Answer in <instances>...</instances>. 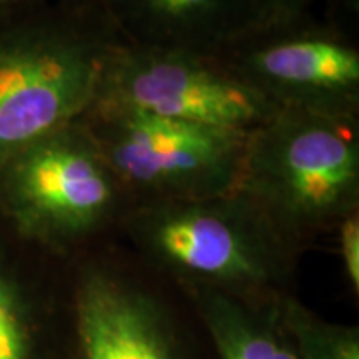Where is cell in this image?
I'll list each match as a JSON object with an SVG mask.
<instances>
[{
	"instance_id": "277c9868",
	"label": "cell",
	"mask_w": 359,
	"mask_h": 359,
	"mask_svg": "<svg viewBox=\"0 0 359 359\" xmlns=\"http://www.w3.org/2000/svg\"><path fill=\"white\" fill-rule=\"evenodd\" d=\"M69 263L64 359H215L187 299L107 255L83 251Z\"/></svg>"
},
{
	"instance_id": "3957f363",
	"label": "cell",
	"mask_w": 359,
	"mask_h": 359,
	"mask_svg": "<svg viewBox=\"0 0 359 359\" xmlns=\"http://www.w3.org/2000/svg\"><path fill=\"white\" fill-rule=\"evenodd\" d=\"M125 196L80 120L0 168V218L22 241L60 262L79 257L120 223Z\"/></svg>"
},
{
	"instance_id": "2e32d148",
	"label": "cell",
	"mask_w": 359,
	"mask_h": 359,
	"mask_svg": "<svg viewBox=\"0 0 359 359\" xmlns=\"http://www.w3.org/2000/svg\"><path fill=\"white\" fill-rule=\"evenodd\" d=\"M87 2H93L95 6H98V2H100V0H87ZM98 7H100V6H98Z\"/></svg>"
},
{
	"instance_id": "7a4b0ae2",
	"label": "cell",
	"mask_w": 359,
	"mask_h": 359,
	"mask_svg": "<svg viewBox=\"0 0 359 359\" xmlns=\"http://www.w3.org/2000/svg\"><path fill=\"white\" fill-rule=\"evenodd\" d=\"M236 191L304 248L359 212L358 118L278 110L250 133Z\"/></svg>"
},
{
	"instance_id": "8992f818",
	"label": "cell",
	"mask_w": 359,
	"mask_h": 359,
	"mask_svg": "<svg viewBox=\"0 0 359 359\" xmlns=\"http://www.w3.org/2000/svg\"><path fill=\"white\" fill-rule=\"evenodd\" d=\"M80 122L135 201L201 200L236 191L250 133L98 105Z\"/></svg>"
},
{
	"instance_id": "5b68a950",
	"label": "cell",
	"mask_w": 359,
	"mask_h": 359,
	"mask_svg": "<svg viewBox=\"0 0 359 359\" xmlns=\"http://www.w3.org/2000/svg\"><path fill=\"white\" fill-rule=\"evenodd\" d=\"M109 20L88 29L35 24L0 34V168L19 151L93 105L107 53Z\"/></svg>"
},
{
	"instance_id": "5bb4252c",
	"label": "cell",
	"mask_w": 359,
	"mask_h": 359,
	"mask_svg": "<svg viewBox=\"0 0 359 359\" xmlns=\"http://www.w3.org/2000/svg\"><path fill=\"white\" fill-rule=\"evenodd\" d=\"M338 231V246L343 271L349 290L359 294V212L348 215L334 228Z\"/></svg>"
},
{
	"instance_id": "52a82bcc",
	"label": "cell",
	"mask_w": 359,
	"mask_h": 359,
	"mask_svg": "<svg viewBox=\"0 0 359 359\" xmlns=\"http://www.w3.org/2000/svg\"><path fill=\"white\" fill-rule=\"evenodd\" d=\"M95 105L243 133L280 110L219 55L118 40L103 62Z\"/></svg>"
},
{
	"instance_id": "30bf717a",
	"label": "cell",
	"mask_w": 359,
	"mask_h": 359,
	"mask_svg": "<svg viewBox=\"0 0 359 359\" xmlns=\"http://www.w3.org/2000/svg\"><path fill=\"white\" fill-rule=\"evenodd\" d=\"M8 233V226H7ZM0 236V359H64V285L27 266L29 243Z\"/></svg>"
},
{
	"instance_id": "6da1fadb",
	"label": "cell",
	"mask_w": 359,
	"mask_h": 359,
	"mask_svg": "<svg viewBox=\"0 0 359 359\" xmlns=\"http://www.w3.org/2000/svg\"><path fill=\"white\" fill-rule=\"evenodd\" d=\"M118 224L142 262L177 290L203 288L259 303L293 293L303 248L238 191L133 201Z\"/></svg>"
},
{
	"instance_id": "8fae6325",
	"label": "cell",
	"mask_w": 359,
	"mask_h": 359,
	"mask_svg": "<svg viewBox=\"0 0 359 359\" xmlns=\"http://www.w3.org/2000/svg\"><path fill=\"white\" fill-rule=\"evenodd\" d=\"M203 327L215 359H299L278 302H246L203 288L178 290Z\"/></svg>"
},
{
	"instance_id": "7c38bea8",
	"label": "cell",
	"mask_w": 359,
	"mask_h": 359,
	"mask_svg": "<svg viewBox=\"0 0 359 359\" xmlns=\"http://www.w3.org/2000/svg\"><path fill=\"white\" fill-rule=\"evenodd\" d=\"M278 309L299 359H359V327L327 321L293 293L281 296Z\"/></svg>"
},
{
	"instance_id": "ba28073f",
	"label": "cell",
	"mask_w": 359,
	"mask_h": 359,
	"mask_svg": "<svg viewBox=\"0 0 359 359\" xmlns=\"http://www.w3.org/2000/svg\"><path fill=\"white\" fill-rule=\"evenodd\" d=\"M219 57L276 109L358 118V48L311 17L246 34Z\"/></svg>"
},
{
	"instance_id": "4fadbf2b",
	"label": "cell",
	"mask_w": 359,
	"mask_h": 359,
	"mask_svg": "<svg viewBox=\"0 0 359 359\" xmlns=\"http://www.w3.org/2000/svg\"><path fill=\"white\" fill-rule=\"evenodd\" d=\"M255 30L278 29L298 24L311 17V8L320 0H248Z\"/></svg>"
},
{
	"instance_id": "9c48e42d",
	"label": "cell",
	"mask_w": 359,
	"mask_h": 359,
	"mask_svg": "<svg viewBox=\"0 0 359 359\" xmlns=\"http://www.w3.org/2000/svg\"><path fill=\"white\" fill-rule=\"evenodd\" d=\"M123 42L219 55L253 32L248 0H100Z\"/></svg>"
},
{
	"instance_id": "9a60e30c",
	"label": "cell",
	"mask_w": 359,
	"mask_h": 359,
	"mask_svg": "<svg viewBox=\"0 0 359 359\" xmlns=\"http://www.w3.org/2000/svg\"><path fill=\"white\" fill-rule=\"evenodd\" d=\"M15 2H22V0H0V7L11 6V4H15Z\"/></svg>"
}]
</instances>
